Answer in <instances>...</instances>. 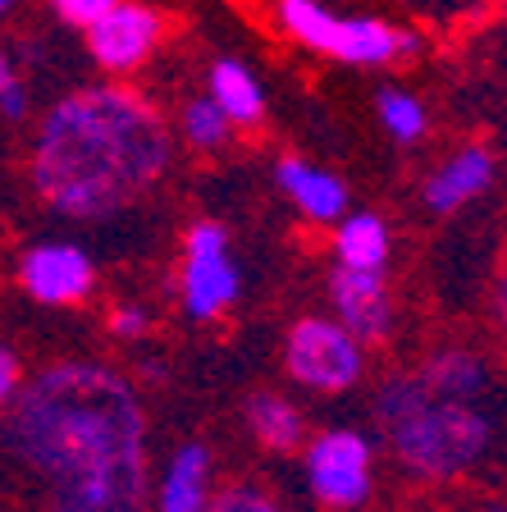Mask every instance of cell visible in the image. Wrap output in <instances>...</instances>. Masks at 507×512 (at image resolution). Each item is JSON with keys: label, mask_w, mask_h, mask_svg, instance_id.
Masks as SVG:
<instances>
[{"label": "cell", "mask_w": 507, "mask_h": 512, "mask_svg": "<svg viewBox=\"0 0 507 512\" xmlns=\"http://www.w3.org/2000/svg\"><path fill=\"white\" fill-rule=\"evenodd\" d=\"M179 128H183V138H188L192 147L215 151V147H224V138H229L233 119L224 115V106L215 101L211 92H206V96H197V101H188V106H183Z\"/></svg>", "instance_id": "e0dca14e"}, {"label": "cell", "mask_w": 507, "mask_h": 512, "mask_svg": "<svg viewBox=\"0 0 507 512\" xmlns=\"http://www.w3.org/2000/svg\"><path fill=\"white\" fill-rule=\"evenodd\" d=\"M247 426H252V435L261 439L265 448H275V453H293V448L307 439L302 412L279 394H256L252 403H247Z\"/></svg>", "instance_id": "9a60e30c"}, {"label": "cell", "mask_w": 507, "mask_h": 512, "mask_svg": "<svg viewBox=\"0 0 507 512\" xmlns=\"http://www.w3.org/2000/svg\"><path fill=\"white\" fill-rule=\"evenodd\" d=\"M110 330H115L119 339H138V334L147 330V311H138V307H119L115 316H110Z\"/></svg>", "instance_id": "603a6c76"}, {"label": "cell", "mask_w": 507, "mask_h": 512, "mask_svg": "<svg viewBox=\"0 0 507 512\" xmlns=\"http://www.w3.org/2000/svg\"><path fill=\"white\" fill-rule=\"evenodd\" d=\"M19 284L42 307H74L92 293V261L74 243H37L19 261Z\"/></svg>", "instance_id": "9c48e42d"}, {"label": "cell", "mask_w": 507, "mask_h": 512, "mask_svg": "<svg viewBox=\"0 0 507 512\" xmlns=\"http://www.w3.org/2000/svg\"><path fill=\"white\" fill-rule=\"evenodd\" d=\"M507 403L476 352L444 348L380 394V426L421 480H462L498 453Z\"/></svg>", "instance_id": "3957f363"}, {"label": "cell", "mask_w": 507, "mask_h": 512, "mask_svg": "<svg viewBox=\"0 0 507 512\" xmlns=\"http://www.w3.org/2000/svg\"><path fill=\"white\" fill-rule=\"evenodd\" d=\"M165 37V19L156 5L142 0H115L101 19L87 28V51L106 74H133L151 60V51Z\"/></svg>", "instance_id": "8992f818"}, {"label": "cell", "mask_w": 507, "mask_h": 512, "mask_svg": "<svg viewBox=\"0 0 507 512\" xmlns=\"http://www.w3.org/2000/svg\"><path fill=\"white\" fill-rule=\"evenodd\" d=\"M0 5H5V10H14V5H19V0H0Z\"/></svg>", "instance_id": "d4e9b609"}, {"label": "cell", "mask_w": 507, "mask_h": 512, "mask_svg": "<svg viewBox=\"0 0 507 512\" xmlns=\"http://www.w3.org/2000/svg\"><path fill=\"white\" fill-rule=\"evenodd\" d=\"M10 453L46 494V512H142L147 426L124 375L55 362L10 403Z\"/></svg>", "instance_id": "6da1fadb"}, {"label": "cell", "mask_w": 507, "mask_h": 512, "mask_svg": "<svg viewBox=\"0 0 507 512\" xmlns=\"http://www.w3.org/2000/svg\"><path fill=\"white\" fill-rule=\"evenodd\" d=\"M115 0H51V10H55V19L60 23H69V28H92L101 14L110 10Z\"/></svg>", "instance_id": "d6986e66"}, {"label": "cell", "mask_w": 507, "mask_h": 512, "mask_svg": "<svg viewBox=\"0 0 507 512\" xmlns=\"http://www.w3.org/2000/svg\"><path fill=\"white\" fill-rule=\"evenodd\" d=\"M275 179H279V188L297 202V211L307 215V220L334 224V220L348 215V188H343V179L316 170V165H307V160L284 156L279 160V170H275Z\"/></svg>", "instance_id": "8fae6325"}, {"label": "cell", "mask_w": 507, "mask_h": 512, "mask_svg": "<svg viewBox=\"0 0 507 512\" xmlns=\"http://www.w3.org/2000/svg\"><path fill=\"white\" fill-rule=\"evenodd\" d=\"M233 298H238V266L229 261V238L211 220L192 224L188 266H183V307H188V316L211 320Z\"/></svg>", "instance_id": "ba28073f"}, {"label": "cell", "mask_w": 507, "mask_h": 512, "mask_svg": "<svg viewBox=\"0 0 507 512\" xmlns=\"http://www.w3.org/2000/svg\"><path fill=\"white\" fill-rule=\"evenodd\" d=\"M19 384H23L19 357L5 348V352H0V398H5V403H14V398H19Z\"/></svg>", "instance_id": "7402d4cb"}, {"label": "cell", "mask_w": 507, "mask_h": 512, "mask_svg": "<svg viewBox=\"0 0 507 512\" xmlns=\"http://www.w3.org/2000/svg\"><path fill=\"white\" fill-rule=\"evenodd\" d=\"M307 480L325 508H357L370 494V444L357 430H325L307 448Z\"/></svg>", "instance_id": "52a82bcc"}, {"label": "cell", "mask_w": 507, "mask_h": 512, "mask_svg": "<svg viewBox=\"0 0 507 512\" xmlns=\"http://www.w3.org/2000/svg\"><path fill=\"white\" fill-rule=\"evenodd\" d=\"M498 320L507 325V270H503V284H498Z\"/></svg>", "instance_id": "cb8c5ba5"}, {"label": "cell", "mask_w": 507, "mask_h": 512, "mask_svg": "<svg viewBox=\"0 0 507 512\" xmlns=\"http://www.w3.org/2000/svg\"><path fill=\"white\" fill-rule=\"evenodd\" d=\"M211 96L224 106V115L233 124H261L265 115V92L256 83V74L238 60H215L211 64Z\"/></svg>", "instance_id": "5bb4252c"}, {"label": "cell", "mask_w": 507, "mask_h": 512, "mask_svg": "<svg viewBox=\"0 0 507 512\" xmlns=\"http://www.w3.org/2000/svg\"><path fill=\"white\" fill-rule=\"evenodd\" d=\"M334 293V311L338 320L357 334L361 343H384L393 330V302H389V284L380 270H361V266H338L329 279Z\"/></svg>", "instance_id": "30bf717a"}, {"label": "cell", "mask_w": 507, "mask_h": 512, "mask_svg": "<svg viewBox=\"0 0 507 512\" xmlns=\"http://www.w3.org/2000/svg\"><path fill=\"white\" fill-rule=\"evenodd\" d=\"M215 512H279V508L265 499V494H256V490H229Z\"/></svg>", "instance_id": "44dd1931"}, {"label": "cell", "mask_w": 507, "mask_h": 512, "mask_svg": "<svg viewBox=\"0 0 507 512\" xmlns=\"http://www.w3.org/2000/svg\"><path fill=\"white\" fill-rule=\"evenodd\" d=\"M380 119H384V128H389L398 142H416L425 128H430V119H425V106L416 101L412 92H398V87L380 92Z\"/></svg>", "instance_id": "ac0fdd59"}, {"label": "cell", "mask_w": 507, "mask_h": 512, "mask_svg": "<svg viewBox=\"0 0 507 512\" xmlns=\"http://www.w3.org/2000/svg\"><path fill=\"white\" fill-rule=\"evenodd\" d=\"M275 19L288 37L307 46V51L334 55L343 64H393L416 55L412 32L389 28L384 19H338L334 10H325L320 0H275Z\"/></svg>", "instance_id": "277c9868"}, {"label": "cell", "mask_w": 507, "mask_h": 512, "mask_svg": "<svg viewBox=\"0 0 507 512\" xmlns=\"http://www.w3.org/2000/svg\"><path fill=\"white\" fill-rule=\"evenodd\" d=\"M366 343L343 325V320H302L288 334L284 366L297 384L320 389V394H338L352 389L366 371Z\"/></svg>", "instance_id": "5b68a950"}, {"label": "cell", "mask_w": 507, "mask_h": 512, "mask_svg": "<svg viewBox=\"0 0 507 512\" xmlns=\"http://www.w3.org/2000/svg\"><path fill=\"white\" fill-rule=\"evenodd\" d=\"M338 261L343 266H361V270H380L389 261V229L380 215H343L338 229Z\"/></svg>", "instance_id": "2e32d148"}, {"label": "cell", "mask_w": 507, "mask_h": 512, "mask_svg": "<svg viewBox=\"0 0 507 512\" xmlns=\"http://www.w3.org/2000/svg\"><path fill=\"white\" fill-rule=\"evenodd\" d=\"M169 165V128L128 87H83L55 101L32 138V188L74 220H96L151 188Z\"/></svg>", "instance_id": "7a4b0ae2"}, {"label": "cell", "mask_w": 507, "mask_h": 512, "mask_svg": "<svg viewBox=\"0 0 507 512\" xmlns=\"http://www.w3.org/2000/svg\"><path fill=\"white\" fill-rule=\"evenodd\" d=\"M0 110H5L10 124H19V119L28 115V87L19 83V74H14L10 60L0 64Z\"/></svg>", "instance_id": "ffe728a7"}, {"label": "cell", "mask_w": 507, "mask_h": 512, "mask_svg": "<svg viewBox=\"0 0 507 512\" xmlns=\"http://www.w3.org/2000/svg\"><path fill=\"white\" fill-rule=\"evenodd\" d=\"M206 480H211V458L201 444H183L160 480V512H206Z\"/></svg>", "instance_id": "4fadbf2b"}, {"label": "cell", "mask_w": 507, "mask_h": 512, "mask_svg": "<svg viewBox=\"0 0 507 512\" xmlns=\"http://www.w3.org/2000/svg\"><path fill=\"white\" fill-rule=\"evenodd\" d=\"M489 179H494V156H489L485 147H462L444 170L430 174L425 202H430V211L448 215V211H457V206H466L471 197H480V192L489 188Z\"/></svg>", "instance_id": "7c38bea8"}]
</instances>
